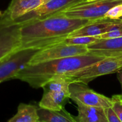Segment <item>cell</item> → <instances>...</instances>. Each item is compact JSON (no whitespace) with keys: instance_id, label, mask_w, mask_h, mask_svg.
Returning a JSON list of instances; mask_svg holds the SVG:
<instances>
[{"instance_id":"cell-16","label":"cell","mask_w":122,"mask_h":122,"mask_svg":"<svg viewBox=\"0 0 122 122\" xmlns=\"http://www.w3.org/2000/svg\"><path fill=\"white\" fill-rule=\"evenodd\" d=\"M38 108L35 106L20 103L17 112L7 122H35L39 120Z\"/></svg>"},{"instance_id":"cell-1","label":"cell","mask_w":122,"mask_h":122,"mask_svg":"<svg viewBox=\"0 0 122 122\" xmlns=\"http://www.w3.org/2000/svg\"><path fill=\"white\" fill-rule=\"evenodd\" d=\"M91 20L56 15L46 19L21 25L22 49H42L61 42L69 35Z\"/></svg>"},{"instance_id":"cell-2","label":"cell","mask_w":122,"mask_h":122,"mask_svg":"<svg viewBox=\"0 0 122 122\" xmlns=\"http://www.w3.org/2000/svg\"><path fill=\"white\" fill-rule=\"evenodd\" d=\"M106 57H107L88 53L32 65L27 64L19 71L14 79L23 81L32 88L38 89L54 76L76 71L102 60Z\"/></svg>"},{"instance_id":"cell-5","label":"cell","mask_w":122,"mask_h":122,"mask_svg":"<svg viewBox=\"0 0 122 122\" xmlns=\"http://www.w3.org/2000/svg\"><path fill=\"white\" fill-rule=\"evenodd\" d=\"M122 0H82L57 15L95 21L104 19L106 13Z\"/></svg>"},{"instance_id":"cell-15","label":"cell","mask_w":122,"mask_h":122,"mask_svg":"<svg viewBox=\"0 0 122 122\" xmlns=\"http://www.w3.org/2000/svg\"><path fill=\"white\" fill-rule=\"evenodd\" d=\"M39 121L44 122H77L75 117L69 114L65 108L60 111L50 110L39 107Z\"/></svg>"},{"instance_id":"cell-17","label":"cell","mask_w":122,"mask_h":122,"mask_svg":"<svg viewBox=\"0 0 122 122\" xmlns=\"http://www.w3.org/2000/svg\"><path fill=\"white\" fill-rule=\"evenodd\" d=\"M100 37L77 36L67 37L61 42V44L72 45H88L100 39Z\"/></svg>"},{"instance_id":"cell-12","label":"cell","mask_w":122,"mask_h":122,"mask_svg":"<svg viewBox=\"0 0 122 122\" xmlns=\"http://www.w3.org/2000/svg\"><path fill=\"white\" fill-rule=\"evenodd\" d=\"M88 53L109 57L122 54V37L100 39L87 45Z\"/></svg>"},{"instance_id":"cell-25","label":"cell","mask_w":122,"mask_h":122,"mask_svg":"<svg viewBox=\"0 0 122 122\" xmlns=\"http://www.w3.org/2000/svg\"><path fill=\"white\" fill-rule=\"evenodd\" d=\"M35 122H41V121H39V120H38V121Z\"/></svg>"},{"instance_id":"cell-21","label":"cell","mask_w":122,"mask_h":122,"mask_svg":"<svg viewBox=\"0 0 122 122\" xmlns=\"http://www.w3.org/2000/svg\"><path fill=\"white\" fill-rule=\"evenodd\" d=\"M106 112L108 122H122L112 107L106 108Z\"/></svg>"},{"instance_id":"cell-11","label":"cell","mask_w":122,"mask_h":122,"mask_svg":"<svg viewBox=\"0 0 122 122\" xmlns=\"http://www.w3.org/2000/svg\"><path fill=\"white\" fill-rule=\"evenodd\" d=\"M48 0H11L2 17L7 20L15 21L29 12L36 9Z\"/></svg>"},{"instance_id":"cell-6","label":"cell","mask_w":122,"mask_h":122,"mask_svg":"<svg viewBox=\"0 0 122 122\" xmlns=\"http://www.w3.org/2000/svg\"><path fill=\"white\" fill-rule=\"evenodd\" d=\"M21 25L0 18V63L20 50Z\"/></svg>"},{"instance_id":"cell-26","label":"cell","mask_w":122,"mask_h":122,"mask_svg":"<svg viewBox=\"0 0 122 122\" xmlns=\"http://www.w3.org/2000/svg\"><path fill=\"white\" fill-rule=\"evenodd\" d=\"M88 1H91V0H88Z\"/></svg>"},{"instance_id":"cell-7","label":"cell","mask_w":122,"mask_h":122,"mask_svg":"<svg viewBox=\"0 0 122 122\" xmlns=\"http://www.w3.org/2000/svg\"><path fill=\"white\" fill-rule=\"evenodd\" d=\"M38 49H22L15 51L0 63V83L14 79L20 70L29 64Z\"/></svg>"},{"instance_id":"cell-4","label":"cell","mask_w":122,"mask_h":122,"mask_svg":"<svg viewBox=\"0 0 122 122\" xmlns=\"http://www.w3.org/2000/svg\"><path fill=\"white\" fill-rule=\"evenodd\" d=\"M122 68V54L107 57L102 60L65 74L71 83L88 85L97 77L117 73Z\"/></svg>"},{"instance_id":"cell-22","label":"cell","mask_w":122,"mask_h":122,"mask_svg":"<svg viewBox=\"0 0 122 122\" xmlns=\"http://www.w3.org/2000/svg\"><path fill=\"white\" fill-rule=\"evenodd\" d=\"M117 79L119 80V82H120V85H121V87H122L121 95H122V69H120V70L117 72Z\"/></svg>"},{"instance_id":"cell-19","label":"cell","mask_w":122,"mask_h":122,"mask_svg":"<svg viewBox=\"0 0 122 122\" xmlns=\"http://www.w3.org/2000/svg\"><path fill=\"white\" fill-rule=\"evenodd\" d=\"M112 108L122 122V95H113L112 97Z\"/></svg>"},{"instance_id":"cell-8","label":"cell","mask_w":122,"mask_h":122,"mask_svg":"<svg viewBox=\"0 0 122 122\" xmlns=\"http://www.w3.org/2000/svg\"><path fill=\"white\" fill-rule=\"evenodd\" d=\"M89 52L86 45H72L60 44L39 50L29 64H35L48 61L87 54Z\"/></svg>"},{"instance_id":"cell-14","label":"cell","mask_w":122,"mask_h":122,"mask_svg":"<svg viewBox=\"0 0 122 122\" xmlns=\"http://www.w3.org/2000/svg\"><path fill=\"white\" fill-rule=\"evenodd\" d=\"M77 106L78 114L75 117L77 122H108L106 108L86 106L74 101Z\"/></svg>"},{"instance_id":"cell-9","label":"cell","mask_w":122,"mask_h":122,"mask_svg":"<svg viewBox=\"0 0 122 122\" xmlns=\"http://www.w3.org/2000/svg\"><path fill=\"white\" fill-rule=\"evenodd\" d=\"M82 1V0H48L39 7L29 12L14 21L23 25L31 21L43 20L57 15Z\"/></svg>"},{"instance_id":"cell-24","label":"cell","mask_w":122,"mask_h":122,"mask_svg":"<svg viewBox=\"0 0 122 122\" xmlns=\"http://www.w3.org/2000/svg\"><path fill=\"white\" fill-rule=\"evenodd\" d=\"M3 13L4 12H2L1 10H0V18H1V17H2V15H3Z\"/></svg>"},{"instance_id":"cell-18","label":"cell","mask_w":122,"mask_h":122,"mask_svg":"<svg viewBox=\"0 0 122 122\" xmlns=\"http://www.w3.org/2000/svg\"><path fill=\"white\" fill-rule=\"evenodd\" d=\"M122 37V22L116 20L110 26L107 33L100 36L101 39H112Z\"/></svg>"},{"instance_id":"cell-20","label":"cell","mask_w":122,"mask_h":122,"mask_svg":"<svg viewBox=\"0 0 122 122\" xmlns=\"http://www.w3.org/2000/svg\"><path fill=\"white\" fill-rule=\"evenodd\" d=\"M122 17V4L117 5L111 8L105 15L104 19L117 20Z\"/></svg>"},{"instance_id":"cell-10","label":"cell","mask_w":122,"mask_h":122,"mask_svg":"<svg viewBox=\"0 0 122 122\" xmlns=\"http://www.w3.org/2000/svg\"><path fill=\"white\" fill-rule=\"evenodd\" d=\"M70 98L73 101H78L81 103L92 107L108 108L112 107V98L97 93L81 83H70Z\"/></svg>"},{"instance_id":"cell-23","label":"cell","mask_w":122,"mask_h":122,"mask_svg":"<svg viewBox=\"0 0 122 122\" xmlns=\"http://www.w3.org/2000/svg\"><path fill=\"white\" fill-rule=\"evenodd\" d=\"M117 21H120V22H122V17H121L120 18H119V19H117Z\"/></svg>"},{"instance_id":"cell-13","label":"cell","mask_w":122,"mask_h":122,"mask_svg":"<svg viewBox=\"0 0 122 122\" xmlns=\"http://www.w3.org/2000/svg\"><path fill=\"white\" fill-rule=\"evenodd\" d=\"M116 20L108 19L91 21L87 25L73 32L68 37L91 36L100 38L101 35L108 32L110 26Z\"/></svg>"},{"instance_id":"cell-3","label":"cell","mask_w":122,"mask_h":122,"mask_svg":"<svg viewBox=\"0 0 122 122\" xmlns=\"http://www.w3.org/2000/svg\"><path fill=\"white\" fill-rule=\"evenodd\" d=\"M70 81L65 75L52 77L42 86L43 95L39 103L40 108L50 110L64 109L70 98Z\"/></svg>"}]
</instances>
